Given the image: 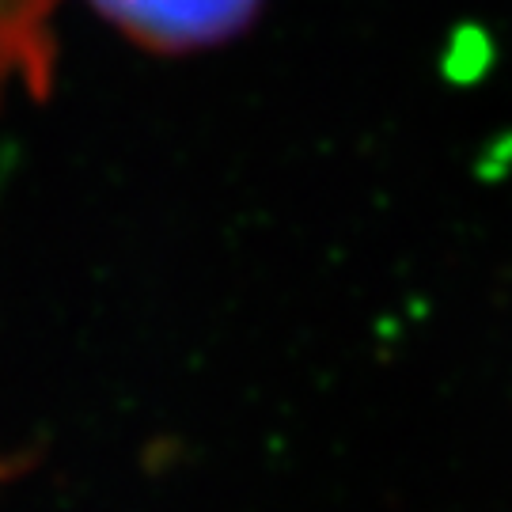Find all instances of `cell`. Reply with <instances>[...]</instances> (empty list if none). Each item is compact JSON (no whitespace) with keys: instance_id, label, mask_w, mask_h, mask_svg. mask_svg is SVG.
Returning a JSON list of instances; mask_svg holds the SVG:
<instances>
[{"instance_id":"obj_1","label":"cell","mask_w":512,"mask_h":512,"mask_svg":"<svg viewBox=\"0 0 512 512\" xmlns=\"http://www.w3.org/2000/svg\"><path fill=\"white\" fill-rule=\"evenodd\" d=\"M95 12L156 54H198L239 38L262 0H92Z\"/></svg>"},{"instance_id":"obj_2","label":"cell","mask_w":512,"mask_h":512,"mask_svg":"<svg viewBox=\"0 0 512 512\" xmlns=\"http://www.w3.org/2000/svg\"><path fill=\"white\" fill-rule=\"evenodd\" d=\"M61 0H0V84L23 80L31 95L50 92L54 35L50 16Z\"/></svg>"}]
</instances>
